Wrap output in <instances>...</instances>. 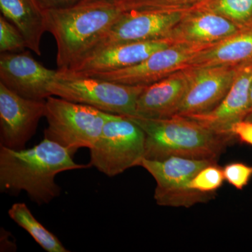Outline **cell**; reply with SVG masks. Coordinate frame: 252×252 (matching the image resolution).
Wrapping results in <instances>:
<instances>
[{
	"mask_svg": "<svg viewBox=\"0 0 252 252\" xmlns=\"http://www.w3.org/2000/svg\"><path fill=\"white\" fill-rule=\"evenodd\" d=\"M86 167L74 162L67 149L46 138L30 149L0 146L1 191L16 195L24 190L39 205L59 196L61 188L55 181L58 174Z\"/></svg>",
	"mask_w": 252,
	"mask_h": 252,
	"instance_id": "obj_1",
	"label": "cell"
},
{
	"mask_svg": "<svg viewBox=\"0 0 252 252\" xmlns=\"http://www.w3.org/2000/svg\"><path fill=\"white\" fill-rule=\"evenodd\" d=\"M124 10L113 0H89L45 11L47 32L57 45L59 70H67L91 52Z\"/></svg>",
	"mask_w": 252,
	"mask_h": 252,
	"instance_id": "obj_2",
	"label": "cell"
},
{
	"mask_svg": "<svg viewBox=\"0 0 252 252\" xmlns=\"http://www.w3.org/2000/svg\"><path fill=\"white\" fill-rule=\"evenodd\" d=\"M128 117L145 133L144 158L149 160L178 157L217 161L234 137L182 116L158 119Z\"/></svg>",
	"mask_w": 252,
	"mask_h": 252,
	"instance_id": "obj_3",
	"label": "cell"
},
{
	"mask_svg": "<svg viewBox=\"0 0 252 252\" xmlns=\"http://www.w3.org/2000/svg\"><path fill=\"white\" fill-rule=\"evenodd\" d=\"M146 86H128L59 70L49 90L52 95L91 106L109 114L135 116L139 96Z\"/></svg>",
	"mask_w": 252,
	"mask_h": 252,
	"instance_id": "obj_4",
	"label": "cell"
},
{
	"mask_svg": "<svg viewBox=\"0 0 252 252\" xmlns=\"http://www.w3.org/2000/svg\"><path fill=\"white\" fill-rule=\"evenodd\" d=\"M143 130L128 117L107 113L102 133L90 149L89 165L109 177L140 166L145 153Z\"/></svg>",
	"mask_w": 252,
	"mask_h": 252,
	"instance_id": "obj_5",
	"label": "cell"
},
{
	"mask_svg": "<svg viewBox=\"0 0 252 252\" xmlns=\"http://www.w3.org/2000/svg\"><path fill=\"white\" fill-rule=\"evenodd\" d=\"M107 112L57 96L46 99L48 126L44 138L56 142L72 155L81 148L91 149L102 133Z\"/></svg>",
	"mask_w": 252,
	"mask_h": 252,
	"instance_id": "obj_6",
	"label": "cell"
},
{
	"mask_svg": "<svg viewBox=\"0 0 252 252\" xmlns=\"http://www.w3.org/2000/svg\"><path fill=\"white\" fill-rule=\"evenodd\" d=\"M214 162L217 161L171 157L162 160L143 158L140 166L144 167L157 182L154 199L158 205L190 207L206 203L213 196L212 194L190 189L189 185L200 170Z\"/></svg>",
	"mask_w": 252,
	"mask_h": 252,
	"instance_id": "obj_7",
	"label": "cell"
},
{
	"mask_svg": "<svg viewBox=\"0 0 252 252\" xmlns=\"http://www.w3.org/2000/svg\"><path fill=\"white\" fill-rule=\"evenodd\" d=\"M209 46H210L172 44L156 51L138 64L125 69L112 72L79 74L125 85L147 86L174 73L188 69L189 63L195 55Z\"/></svg>",
	"mask_w": 252,
	"mask_h": 252,
	"instance_id": "obj_8",
	"label": "cell"
},
{
	"mask_svg": "<svg viewBox=\"0 0 252 252\" xmlns=\"http://www.w3.org/2000/svg\"><path fill=\"white\" fill-rule=\"evenodd\" d=\"M188 12L162 10L124 11L91 53L117 44L167 38Z\"/></svg>",
	"mask_w": 252,
	"mask_h": 252,
	"instance_id": "obj_9",
	"label": "cell"
},
{
	"mask_svg": "<svg viewBox=\"0 0 252 252\" xmlns=\"http://www.w3.org/2000/svg\"><path fill=\"white\" fill-rule=\"evenodd\" d=\"M45 113L46 100L26 98L0 83V146L24 149Z\"/></svg>",
	"mask_w": 252,
	"mask_h": 252,
	"instance_id": "obj_10",
	"label": "cell"
},
{
	"mask_svg": "<svg viewBox=\"0 0 252 252\" xmlns=\"http://www.w3.org/2000/svg\"><path fill=\"white\" fill-rule=\"evenodd\" d=\"M57 70L44 67L26 51L1 53L0 83L26 98L46 100L52 94L49 88Z\"/></svg>",
	"mask_w": 252,
	"mask_h": 252,
	"instance_id": "obj_11",
	"label": "cell"
},
{
	"mask_svg": "<svg viewBox=\"0 0 252 252\" xmlns=\"http://www.w3.org/2000/svg\"><path fill=\"white\" fill-rule=\"evenodd\" d=\"M242 67L189 68L188 89L175 116L189 117L215 108L228 94Z\"/></svg>",
	"mask_w": 252,
	"mask_h": 252,
	"instance_id": "obj_12",
	"label": "cell"
},
{
	"mask_svg": "<svg viewBox=\"0 0 252 252\" xmlns=\"http://www.w3.org/2000/svg\"><path fill=\"white\" fill-rule=\"evenodd\" d=\"M172 44L168 38L126 43L94 51L67 70L78 74L112 72L135 65L158 50Z\"/></svg>",
	"mask_w": 252,
	"mask_h": 252,
	"instance_id": "obj_13",
	"label": "cell"
},
{
	"mask_svg": "<svg viewBox=\"0 0 252 252\" xmlns=\"http://www.w3.org/2000/svg\"><path fill=\"white\" fill-rule=\"evenodd\" d=\"M247 28L204 7L189 11L170 32L172 44L212 46Z\"/></svg>",
	"mask_w": 252,
	"mask_h": 252,
	"instance_id": "obj_14",
	"label": "cell"
},
{
	"mask_svg": "<svg viewBox=\"0 0 252 252\" xmlns=\"http://www.w3.org/2000/svg\"><path fill=\"white\" fill-rule=\"evenodd\" d=\"M252 81V64L242 67L228 94L215 108L187 117L219 133L232 135V126L249 117Z\"/></svg>",
	"mask_w": 252,
	"mask_h": 252,
	"instance_id": "obj_15",
	"label": "cell"
},
{
	"mask_svg": "<svg viewBox=\"0 0 252 252\" xmlns=\"http://www.w3.org/2000/svg\"><path fill=\"white\" fill-rule=\"evenodd\" d=\"M190 77L188 68L146 86L137 99L136 117L158 119L175 116L187 93Z\"/></svg>",
	"mask_w": 252,
	"mask_h": 252,
	"instance_id": "obj_16",
	"label": "cell"
},
{
	"mask_svg": "<svg viewBox=\"0 0 252 252\" xmlns=\"http://www.w3.org/2000/svg\"><path fill=\"white\" fill-rule=\"evenodd\" d=\"M252 64V28L239 32L195 55L189 68L244 67Z\"/></svg>",
	"mask_w": 252,
	"mask_h": 252,
	"instance_id": "obj_17",
	"label": "cell"
},
{
	"mask_svg": "<svg viewBox=\"0 0 252 252\" xmlns=\"http://www.w3.org/2000/svg\"><path fill=\"white\" fill-rule=\"evenodd\" d=\"M1 14L23 34L27 48L41 56V38L47 32L45 11L36 0H0Z\"/></svg>",
	"mask_w": 252,
	"mask_h": 252,
	"instance_id": "obj_18",
	"label": "cell"
},
{
	"mask_svg": "<svg viewBox=\"0 0 252 252\" xmlns=\"http://www.w3.org/2000/svg\"><path fill=\"white\" fill-rule=\"evenodd\" d=\"M14 222L29 233L41 248L48 252H67L59 239L36 220L27 205L16 203L8 211Z\"/></svg>",
	"mask_w": 252,
	"mask_h": 252,
	"instance_id": "obj_19",
	"label": "cell"
},
{
	"mask_svg": "<svg viewBox=\"0 0 252 252\" xmlns=\"http://www.w3.org/2000/svg\"><path fill=\"white\" fill-rule=\"evenodd\" d=\"M124 11L162 10L190 11L200 9L211 0H113Z\"/></svg>",
	"mask_w": 252,
	"mask_h": 252,
	"instance_id": "obj_20",
	"label": "cell"
},
{
	"mask_svg": "<svg viewBox=\"0 0 252 252\" xmlns=\"http://www.w3.org/2000/svg\"><path fill=\"white\" fill-rule=\"evenodd\" d=\"M203 7L240 27L252 28V0H211Z\"/></svg>",
	"mask_w": 252,
	"mask_h": 252,
	"instance_id": "obj_21",
	"label": "cell"
},
{
	"mask_svg": "<svg viewBox=\"0 0 252 252\" xmlns=\"http://www.w3.org/2000/svg\"><path fill=\"white\" fill-rule=\"evenodd\" d=\"M223 168L217 162L203 167L189 183V187L200 193L214 195L224 182Z\"/></svg>",
	"mask_w": 252,
	"mask_h": 252,
	"instance_id": "obj_22",
	"label": "cell"
},
{
	"mask_svg": "<svg viewBox=\"0 0 252 252\" xmlns=\"http://www.w3.org/2000/svg\"><path fill=\"white\" fill-rule=\"evenodd\" d=\"M27 48L21 32L3 16L0 17V52H21Z\"/></svg>",
	"mask_w": 252,
	"mask_h": 252,
	"instance_id": "obj_23",
	"label": "cell"
},
{
	"mask_svg": "<svg viewBox=\"0 0 252 252\" xmlns=\"http://www.w3.org/2000/svg\"><path fill=\"white\" fill-rule=\"evenodd\" d=\"M223 172L225 181L238 190H243L252 178V166L243 162L227 164Z\"/></svg>",
	"mask_w": 252,
	"mask_h": 252,
	"instance_id": "obj_24",
	"label": "cell"
},
{
	"mask_svg": "<svg viewBox=\"0 0 252 252\" xmlns=\"http://www.w3.org/2000/svg\"><path fill=\"white\" fill-rule=\"evenodd\" d=\"M230 133L243 143L252 147V122L243 120L236 123L232 126Z\"/></svg>",
	"mask_w": 252,
	"mask_h": 252,
	"instance_id": "obj_25",
	"label": "cell"
},
{
	"mask_svg": "<svg viewBox=\"0 0 252 252\" xmlns=\"http://www.w3.org/2000/svg\"><path fill=\"white\" fill-rule=\"evenodd\" d=\"M44 11L66 9L79 4L82 0H36Z\"/></svg>",
	"mask_w": 252,
	"mask_h": 252,
	"instance_id": "obj_26",
	"label": "cell"
},
{
	"mask_svg": "<svg viewBox=\"0 0 252 252\" xmlns=\"http://www.w3.org/2000/svg\"><path fill=\"white\" fill-rule=\"evenodd\" d=\"M252 115V81L250 86V109H249V116Z\"/></svg>",
	"mask_w": 252,
	"mask_h": 252,
	"instance_id": "obj_27",
	"label": "cell"
},
{
	"mask_svg": "<svg viewBox=\"0 0 252 252\" xmlns=\"http://www.w3.org/2000/svg\"><path fill=\"white\" fill-rule=\"evenodd\" d=\"M82 1H89V0H82Z\"/></svg>",
	"mask_w": 252,
	"mask_h": 252,
	"instance_id": "obj_28",
	"label": "cell"
}]
</instances>
